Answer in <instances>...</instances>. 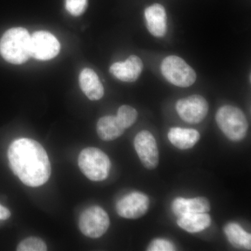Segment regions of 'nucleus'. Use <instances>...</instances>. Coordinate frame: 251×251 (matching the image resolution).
<instances>
[{
    "instance_id": "19",
    "label": "nucleus",
    "mask_w": 251,
    "mask_h": 251,
    "mask_svg": "<svg viewBox=\"0 0 251 251\" xmlns=\"http://www.w3.org/2000/svg\"><path fill=\"white\" fill-rule=\"evenodd\" d=\"M116 117L122 126L126 129L136 122L138 112L129 105H122L118 109Z\"/></svg>"
},
{
    "instance_id": "2",
    "label": "nucleus",
    "mask_w": 251,
    "mask_h": 251,
    "mask_svg": "<svg viewBox=\"0 0 251 251\" xmlns=\"http://www.w3.org/2000/svg\"><path fill=\"white\" fill-rule=\"evenodd\" d=\"M30 36L23 27L9 29L0 40V54L6 62L21 64L30 57Z\"/></svg>"
},
{
    "instance_id": "1",
    "label": "nucleus",
    "mask_w": 251,
    "mask_h": 251,
    "mask_svg": "<svg viewBox=\"0 0 251 251\" xmlns=\"http://www.w3.org/2000/svg\"><path fill=\"white\" fill-rule=\"evenodd\" d=\"M8 158L11 171L26 186L39 187L49 181L50 162L45 149L35 140H15L9 146Z\"/></svg>"
},
{
    "instance_id": "10",
    "label": "nucleus",
    "mask_w": 251,
    "mask_h": 251,
    "mask_svg": "<svg viewBox=\"0 0 251 251\" xmlns=\"http://www.w3.org/2000/svg\"><path fill=\"white\" fill-rule=\"evenodd\" d=\"M150 206V200L146 195L133 192L121 198L116 204L119 216L127 219H137L146 214Z\"/></svg>"
},
{
    "instance_id": "23",
    "label": "nucleus",
    "mask_w": 251,
    "mask_h": 251,
    "mask_svg": "<svg viewBox=\"0 0 251 251\" xmlns=\"http://www.w3.org/2000/svg\"><path fill=\"white\" fill-rule=\"evenodd\" d=\"M11 216V212L7 208L0 204V220H7Z\"/></svg>"
},
{
    "instance_id": "6",
    "label": "nucleus",
    "mask_w": 251,
    "mask_h": 251,
    "mask_svg": "<svg viewBox=\"0 0 251 251\" xmlns=\"http://www.w3.org/2000/svg\"><path fill=\"white\" fill-rule=\"evenodd\" d=\"M78 226L84 235L96 239L102 237L107 232L110 226V219L101 207L92 206L81 214Z\"/></svg>"
},
{
    "instance_id": "16",
    "label": "nucleus",
    "mask_w": 251,
    "mask_h": 251,
    "mask_svg": "<svg viewBox=\"0 0 251 251\" xmlns=\"http://www.w3.org/2000/svg\"><path fill=\"white\" fill-rule=\"evenodd\" d=\"M125 130L115 116L103 117L97 122V134L104 141H112L120 138Z\"/></svg>"
},
{
    "instance_id": "14",
    "label": "nucleus",
    "mask_w": 251,
    "mask_h": 251,
    "mask_svg": "<svg viewBox=\"0 0 251 251\" xmlns=\"http://www.w3.org/2000/svg\"><path fill=\"white\" fill-rule=\"evenodd\" d=\"M79 82L81 90L90 100H98L103 97V86L92 69H84L79 76Z\"/></svg>"
},
{
    "instance_id": "12",
    "label": "nucleus",
    "mask_w": 251,
    "mask_h": 251,
    "mask_svg": "<svg viewBox=\"0 0 251 251\" xmlns=\"http://www.w3.org/2000/svg\"><path fill=\"white\" fill-rule=\"evenodd\" d=\"M145 17L147 27L151 34L161 38L167 32V15L163 6L153 4L145 10Z\"/></svg>"
},
{
    "instance_id": "7",
    "label": "nucleus",
    "mask_w": 251,
    "mask_h": 251,
    "mask_svg": "<svg viewBox=\"0 0 251 251\" xmlns=\"http://www.w3.org/2000/svg\"><path fill=\"white\" fill-rule=\"evenodd\" d=\"M176 110L181 120L189 124H198L204 120L209 104L204 97L198 94L181 99L176 102Z\"/></svg>"
},
{
    "instance_id": "15",
    "label": "nucleus",
    "mask_w": 251,
    "mask_h": 251,
    "mask_svg": "<svg viewBox=\"0 0 251 251\" xmlns=\"http://www.w3.org/2000/svg\"><path fill=\"white\" fill-rule=\"evenodd\" d=\"M168 140L179 150H185L192 148L199 141L201 135L197 130L173 127L169 130Z\"/></svg>"
},
{
    "instance_id": "13",
    "label": "nucleus",
    "mask_w": 251,
    "mask_h": 251,
    "mask_svg": "<svg viewBox=\"0 0 251 251\" xmlns=\"http://www.w3.org/2000/svg\"><path fill=\"white\" fill-rule=\"evenodd\" d=\"M210 202L204 197H198L193 199L177 198L172 204V210L178 218L189 214L206 213L210 210Z\"/></svg>"
},
{
    "instance_id": "5",
    "label": "nucleus",
    "mask_w": 251,
    "mask_h": 251,
    "mask_svg": "<svg viewBox=\"0 0 251 251\" xmlns=\"http://www.w3.org/2000/svg\"><path fill=\"white\" fill-rule=\"evenodd\" d=\"M161 69L166 80L176 87H190L197 78L194 69L178 56L166 57L161 63Z\"/></svg>"
},
{
    "instance_id": "8",
    "label": "nucleus",
    "mask_w": 251,
    "mask_h": 251,
    "mask_svg": "<svg viewBox=\"0 0 251 251\" xmlns=\"http://www.w3.org/2000/svg\"><path fill=\"white\" fill-rule=\"evenodd\" d=\"M30 57L39 60L54 58L60 50V44L57 38L46 31H38L30 36Z\"/></svg>"
},
{
    "instance_id": "18",
    "label": "nucleus",
    "mask_w": 251,
    "mask_h": 251,
    "mask_svg": "<svg viewBox=\"0 0 251 251\" xmlns=\"http://www.w3.org/2000/svg\"><path fill=\"white\" fill-rule=\"evenodd\" d=\"M224 232L229 243L237 249L244 248L251 250V235L236 223H229L225 226Z\"/></svg>"
},
{
    "instance_id": "17",
    "label": "nucleus",
    "mask_w": 251,
    "mask_h": 251,
    "mask_svg": "<svg viewBox=\"0 0 251 251\" xmlns=\"http://www.w3.org/2000/svg\"><path fill=\"white\" fill-rule=\"evenodd\" d=\"M177 225L181 229L189 233H197L208 228L211 224V219L206 213L189 214L178 218Z\"/></svg>"
},
{
    "instance_id": "21",
    "label": "nucleus",
    "mask_w": 251,
    "mask_h": 251,
    "mask_svg": "<svg viewBox=\"0 0 251 251\" xmlns=\"http://www.w3.org/2000/svg\"><path fill=\"white\" fill-rule=\"evenodd\" d=\"M88 0H65V7L68 12L74 16H80L87 9Z\"/></svg>"
},
{
    "instance_id": "11",
    "label": "nucleus",
    "mask_w": 251,
    "mask_h": 251,
    "mask_svg": "<svg viewBox=\"0 0 251 251\" xmlns=\"http://www.w3.org/2000/svg\"><path fill=\"white\" fill-rule=\"evenodd\" d=\"M143 69V61L136 55H130L125 62L114 63L110 72L118 80L133 82L138 80Z\"/></svg>"
},
{
    "instance_id": "9",
    "label": "nucleus",
    "mask_w": 251,
    "mask_h": 251,
    "mask_svg": "<svg viewBox=\"0 0 251 251\" xmlns=\"http://www.w3.org/2000/svg\"><path fill=\"white\" fill-rule=\"evenodd\" d=\"M135 151L140 161L148 169H155L159 162V153L156 139L148 130H142L134 139Z\"/></svg>"
},
{
    "instance_id": "20",
    "label": "nucleus",
    "mask_w": 251,
    "mask_h": 251,
    "mask_svg": "<svg viewBox=\"0 0 251 251\" xmlns=\"http://www.w3.org/2000/svg\"><path fill=\"white\" fill-rule=\"evenodd\" d=\"M18 251H46L47 246L46 243L38 237H28L20 243L18 246Z\"/></svg>"
},
{
    "instance_id": "22",
    "label": "nucleus",
    "mask_w": 251,
    "mask_h": 251,
    "mask_svg": "<svg viewBox=\"0 0 251 251\" xmlns=\"http://www.w3.org/2000/svg\"><path fill=\"white\" fill-rule=\"evenodd\" d=\"M176 250L174 244L164 239H155L148 248L149 251H173Z\"/></svg>"
},
{
    "instance_id": "3",
    "label": "nucleus",
    "mask_w": 251,
    "mask_h": 251,
    "mask_svg": "<svg viewBox=\"0 0 251 251\" xmlns=\"http://www.w3.org/2000/svg\"><path fill=\"white\" fill-rule=\"evenodd\" d=\"M216 121L221 131L232 141H240L247 134V117L237 107L229 105L221 107L216 112Z\"/></svg>"
},
{
    "instance_id": "4",
    "label": "nucleus",
    "mask_w": 251,
    "mask_h": 251,
    "mask_svg": "<svg viewBox=\"0 0 251 251\" xmlns=\"http://www.w3.org/2000/svg\"><path fill=\"white\" fill-rule=\"evenodd\" d=\"M78 166L82 173L94 181L106 179L110 173V158L103 151L95 148H87L81 151Z\"/></svg>"
}]
</instances>
